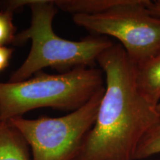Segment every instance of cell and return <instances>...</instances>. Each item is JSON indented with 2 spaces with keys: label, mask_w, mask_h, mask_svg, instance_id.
I'll return each instance as SVG.
<instances>
[{
  "label": "cell",
  "mask_w": 160,
  "mask_h": 160,
  "mask_svg": "<svg viewBox=\"0 0 160 160\" xmlns=\"http://www.w3.org/2000/svg\"><path fill=\"white\" fill-rule=\"evenodd\" d=\"M0 160H31L30 148L8 121L0 119Z\"/></svg>",
  "instance_id": "obj_7"
},
{
  "label": "cell",
  "mask_w": 160,
  "mask_h": 160,
  "mask_svg": "<svg viewBox=\"0 0 160 160\" xmlns=\"http://www.w3.org/2000/svg\"><path fill=\"white\" fill-rule=\"evenodd\" d=\"M13 49L7 46H0V73L9 65Z\"/></svg>",
  "instance_id": "obj_11"
},
{
  "label": "cell",
  "mask_w": 160,
  "mask_h": 160,
  "mask_svg": "<svg viewBox=\"0 0 160 160\" xmlns=\"http://www.w3.org/2000/svg\"><path fill=\"white\" fill-rule=\"evenodd\" d=\"M103 72L78 67L58 74L39 72L16 82H0V119L22 117L40 108L74 111L105 86Z\"/></svg>",
  "instance_id": "obj_3"
},
{
  "label": "cell",
  "mask_w": 160,
  "mask_h": 160,
  "mask_svg": "<svg viewBox=\"0 0 160 160\" xmlns=\"http://www.w3.org/2000/svg\"><path fill=\"white\" fill-rule=\"evenodd\" d=\"M158 154H160V117L140 140L133 160H144Z\"/></svg>",
  "instance_id": "obj_9"
},
{
  "label": "cell",
  "mask_w": 160,
  "mask_h": 160,
  "mask_svg": "<svg viewBox=\"0 0 160 160\" xmlns=\"http://www.w3.org/2000/svg\"><path fill=\"white\" fill-rule=\"evenodd\" d=\"M148 8L153 16L160 18V0H150Z\"/></svg>",
  "instance_id": "obj_12"
},
{
  "label": "cell",
  "mask_w": 160,
  "mask_h": 160,
  "mask_svg": "<svg viewBox=\"0 0 160 160\" xmlns=\"http://www.w3.org/2000/svg\"><path fill=\"white\" fill-rule=\"evenodd\" d=\"M97 63L105 77V92L73 160H133L140 140L160 116L140 91L135 65L121 45L104 51Z\"/></svg>",
  "instance_id": "obj_1"
},
{
  "label": "cell",
  "mask_w": 160,
  "mask_h": 160,
  "mask_svg": "<svg viewBox=\"0 0 160 160\" xmlns=\"http://www.w3.org/2000/svg\"><path fill=\"white\" fill-rule=\"evenodd\" d=\"M151 160H160V159H151Z\"/></svg>",
  "instance_id": "obj_14"
},
{
  "label": "cell",
  "mask_w": 160,
  "mask_h": 160,
  "mask_svg": "<svg viewBox=\"0 0 160 160\" xmlns=\"http://www.w3.org/2000/svg\"><path fill=\"white\" fill-rule=\"evenodd\" d=\"M138 87L150 103L160 102V52L144 62L135 65Z\"/></svg>",
  "instance_id": "obj_6"
},
{
  "label": "cell",
  "mask_w": 160,
  "mask_h": 160,
  "mask_svg": "<svg viewBox=\"0 0 160 160\" xmlns=\"http://www.w3.org/2000/svg\"><path fill=\"white\" fill-rule=\"evenodd\" d=\"M14 13L0 9V46H7L14 43L17 28L13 22Z\"/></svg>",
  "instance_id": "obj_10"
},
{
  "label": "cell",
  "mask_w": 160,
  "mask_h": 160,
  "mask_svg": "<svg viewBox=\"0 0 160 160\" xmlns=\"http://www.w3.org/2000/svg\"><path fill=\"white\" fill-rule=\"evenodd\" d=\"M105 86L79 109L63 117L9 120L28 145L32 160H73L94 125Z\"/></svg>",
  "instance_id": "obj_4"
},
{
  "label": "cell",
  "mask_w": 160,
  "mask_h": 160,
  "mask_svg": "<svg viewBox=\"0 0 160 160\" xmlns=\"http://www.w3.org/2000/svg\"><path fill=\"white\" fill-rule=\"evenodd\" d=\"M19 8L29 6L31 13L28 28L17 33L13 45H22L31 41L30 52L23 63L9 78L10 82L23 81L53 68L68 71L78 67H93L104 51L113 45L103 36H90L79 41H71L58 36L53 21L58 9L51 0H17Z\"/></svg>",
  "instance_id": "obj_2"
},
{
  "label": "cell",
  "mask_w": 160,
  "mask_h": 160,
  "mask_svg": "<svg viewBox=\"0 0 160 160\" xmlns=\"http://www.w3.org/2000/svg\"><path fill=\"white\" fill-rule=\"evenodd\" d=\"M122 0H55L58 9L74 14H96L105 12Z\"/></svg>",
  "instance_id": "obj_8"
},
{
  "label": "cell",
  "mask_w": 160,
  "mask_h": 160,
  "mask_svg": "<svg viewBox=\"0 0 160 160\" xmlns=\"http://www.w3.org/2000/svg\"><path fill=\"white\" fill-rule=\"evenodd\" d=\"M157 111L158 112V113H159V116H160V102L158 104L157 106Z\"/></svg>",
  "instance_id": "obj_13"
},
{
  "label": "cell",
  "mask_w": 160,
  "mask_h": 160,
  "mask_svg": "<svg viewBox=\"0 0 160 160\" xmlns=\"http://www.w3.org/2000/svg\"><path fill=\"white\" fill-rule=\"evenodd\" d=\"M150 0H122L105 12L74 14L73 21L98 36L119 42L135 65L160 52V18L148 8Z\"/></svg>",
  "instance_id": "obj_5"
}]
</instances>
